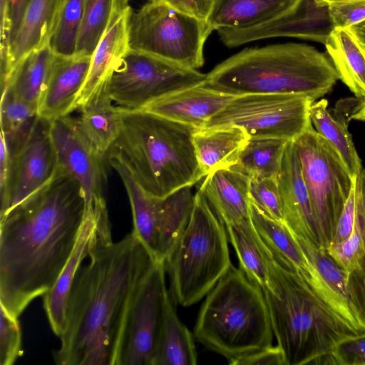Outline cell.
<instances>
[{"label": "cell", "mask_w": 365, "mask_h": 365, "mask_svg": "<svg viewBox=\"0 0 365 365\" xmlns=\"http://www.w3.org/2000/svg\"><path fill=\"white\" fill-rule=\"evenodd\" d=\"M86 200L60 166L44 186L0 217V306L19 318L54 285L78 241Z\"/></svg>", "instance_id": "6da1fadb"}, {"label": "cell", "mask_w": 365, "mask_h": 365, "mask_svg": "<svg viewBox=\"0 0 365 365\" xmlns=\"http://www.w3.org/2000/svg\"><path fill=\"white\" fill-rule=\"evenodd\" d=\"M88 258L68 295L66 327L53 353L58 365H115L133 297L155 261L133 231L115 242L98 240Z\"/></svg>", "instance_id": "7a4b0ae2"}, {"label": "cell", "mask_w": 365, "mask_h": 365, "mask_svg": "<svg viewBox=\"0 0 365 365\" xmlns=\"http://www.w3.org/2000/svg\"><path fill=\"white\" fill-rule=\"evenodd\" d=\"M265 248L270 287L262 291L285 365L328 364L337 344L362 334L339 316L299 273L266 245Z\"/></svg>", "instance_id": "3957f363"}, {"label": "cell", "mask_w": 365, "mask_h": 365, "mask_svg": "<svg viewBox=\"0 0 365 365\" xmlns=\"http://www.w3.org/2000/svg\"><path fill=\"white\" fill-rule=\"evenodd\" d=\"M120 113V132L106 158L123 165L147 193L165 197L204 177L192 142L197 128L143 110Z\"/></svg>", "instance_id": "277c9868"}, {"label": "cell", "mask_w": 365, "mask_h": 365, "mask_svg": "<svg viewBox=\"0 0 365 365\" xmlns=\"http://www.w3.org/2000/svg\"><path fill=\"white\" fill-rule=\"evenodd\" d=\"M339 79L329 56L297 43L245 48L206 74L205 85L232 95H304L314 101Z\"/></svg>", "instance_id": "5b68a950"}, {"label": "cell", "mask_w": 365, "mask_h": 365, "mask_svg": "<svg viewBox=\"0 0 365 365\" xmlns=\"http://www.w3.org/2000/svg\"><path fill=\"white\" fill-rule=\"evenodd\" d=\"M195 338L227 360L272 345L273 330L262 289L233 265L206 295Z\"/></svg>", "instance_id": "8992f818"}, {"label": "cell", "mask_w": 365, "mask_h": 365, "mask_svg": "<svg viewBox=\"0 0 365 365\" xmlns=\"http://www.w3.org/2000/svg\"><path fill=\"white\" fill-rule=\"evenodd\" d=\"M225 224L202 192L195 193L189 220L164 263L176 303L200 301L232 267Z\"/></svg>", "instance_id": "52a82bcc"}, {"label": "cell", "mask_w": 365, "mask_h": 365, "mask_svg": "<svg viewBox=\"0 0 365 365\" xmlns=\"http://www.w3.org/2000/svg\"><path fill=\"white\" fill-rule=\"evenodd\" d=\"M212 31L206 19L148 2L130 14L128 48L197 70L204 65V46Z\"/></svg>", "instance_id": "ba28073f"}, {"label": "cell", "mask_w": 365, "mask_h": 365, "mask_svg": "<svg viewBox=\"0 0 365 365\" xmlns=\"http://www.w3.org/2000/svg\"><path fill=\"white\" fill-rule=\"evenodd\" d=\"M294 141L320 242L326 248L354 188V179L335 148L317 132L312 123Z\"/></svg>", "instance_id": "9c48e42d"}, {"label": "cell", "mask_w": 365, "mask_h": 365, "mask_svg": "<svg viewBox=\"0 0 365 365\" xmlns=\"http://www.w3.org/2000/svg\"><path fill=\"white\" fill-rule=\"evenodd\" d=\"M314 102L299 94L237 96L205 128L237 126L250 138L294 141L312 124L310 107Z\"/></svg>", "instance_id": "30bf717a"}, {"label": "cell", "mask_w": 365, "mask_h": 365, "mask_svg": "<svg viewBox=\"0 0 365 365\" xmlns=\"http://www.w3.org/2000/svg\"><path fill=\"white\" fill-rule=\"evenodd\" d=\"M206 74L128 49L113 73L108 91L120 107L140 110L175 92L204 84Z\"/></svg>", "instance_id": "8fae6325"}, {"label": "cell", "mask_w": 365, "mask_h": 365, "mask_svg": "<svg viewBox=\"0 0 365 365\" xmlns=\"http://www.w3.org/2000/svg\"><path fill=\"white\" fill-rule=\"evenodd\" d=\"M128 193L133 232L155 260L164 262L190 216L193 199L184 190L160 198L147 193L118 161L107 160Z\"/></svg>", "instance_id": "7c38bea8"}, {"label": "cell", "mask_w": 365, "mask_h": 365, "mask_svg": "<svg viewBox=\"0 0 365 365\" xmlns=\"http://www.w3.org/2000/svg\"><path fill=\"white\" fill-rule=\"evenodd\" d=\"M165 272L164 262L155 260L138 284L128 311L115 365H152L169 297Z\"/></svg>", "instance_id": "4fadbf2b"}, {"label": "cell", "mask_w": 365, "mask_h": 365, "mask_svg": "<svg viewBox=\"0 0 365 365\" xmlns=\"http://www.w3.org/2000/svg\"><path fill=\"white\" fill-rule=\"evenodd\" d=\"M50 134L58 165L78 181L86 205L104 197L108 160L83 133L78 118L66 115L51 121Z\"/></svg>", "instance_id": "5bb4252c"}, {"label": "cell", "mask_w": 365, "mask_h": 365, "mask_svg": "<svg viewBox=\"0 0 365 365\" xmlns=\"http://www.w3.org/2000/svg\"><path fill=\"white\" fill-rule=\"evenodd\" d=\"M50 121L38 117L11 155L9 196L0 217L48 182L58 167L50 134Z\"/></svg>", "instance_id": "9a60e30c"}, {"label": "cell", "mask_w": 365, "mask_h": 365, "mask_svg": "<svg viewBox=\"0 0 365 365\" xmlns=\"http://www.w3.org/2000/svg\"><path fill=\"white\" fill-rule=\"evenodd\" d=\"M335 26L328 7L317 0H302L291 11L264 24L243 29L217 30L221 41L233 48L275 37H293L325 44Z\"/></svg>", "instance_id": "2e32d148"}, {"label": "cell", "mask_w": 365, "mask_h": 365, "mask_svg": "<svg viewBox=\"0 0 365 365\" xmlns=\"http://www.w3.org/2000/svg\"><path fill=\"white\" fill-rule=\"evenodd\" d=\"M129 0H115L108 26L96 46L89 71L77 101V109L86 106L108 87L111 76L128 48Z\"/></svg>", "instance_id": "e0dca14e"}, {"label": "cell", "mask_w": 365, "mask_h": 365, "mask_svg": "<svg viewBox=\"0 0 365 365\" xmlns=\"http://www.w3.org/2000/svg\"><path fill=\"white\" fill-rule=\"evenodd\" d=\"M277 180L285 225L297 237L323 247L294 141L286 145Z\"/></svg>", "instance_id": "ac0fdd59"}, {"label": "cell", "mask_w": 365, "mask_h": 365, "mask_svg": "<svg viewBox=\"0 0 365 365\" xmlns=\"http://www.w3.org/2000/svg\"><path fill=\"white\" fill-rule=\"evenodd\" d=\"M91 57L55 53L38 103V117L51 122L77 109L78 98L87 78Z\"/></svg>", "instance_id": "d6986e66"}, {"label": "cell", "mask_w": 365, "mask_h": 365, "mask_svg": "<svg viewBox=\"0 0 365 365\" xmlns=\"http://www.w3.org/2000/svg\"><path fill=\"white\" fill-rule=\"evenodd\" d=\"M101 212L93 205L86 206L85 217L75 248L52 288L43 295V306L53 332L60 337L66 322L68 295L82 262L89 257L98 242V221Z\"/></svg>", "instance_id": "ffe728a7"}, {"label": "cell", "mask_w": 365, "mask_h": 365, "mask_svg": "<svg viewBox=\"0 0 365 365\" xmlns=\"http://www.w3.org/2000/svg\"><path fill=\"white\" fill-rule=\"evenodd\" d=\"M234 97L204 83L158 98L140 110L199 129L205 128Z\"/></svg>", "instance_id": "44dd1931"}, {"label": "cell", "mask_w": 365, "mask_h": 365, "mask_svg": "<svg viewBox=\"0 0 365 365\" xmlns=\"http://www.w3.org/2000/svg\"><path fill=\"white\" fill-rule=\"evenodd\" d=\"M63 0H30L20 27L1 63V86L19 63L31 51L49 44Z\"/></svg>", "instance_id": "7402d4cb"}, {"label": "cell", "mask_w": 365, "mask_h": 365, "mask_svg": "<svg viewBox=\"0 0 365 365\" xmlns=\"http://www.w3.org/2000/svg\"><path fill=\"white\" fill-rule=\"evenodd\" d=\"M249 185L247 175L228 168L207 175L199 190L225 225H236L252 220Z\"/></svg>", "instance_id": "603a6c76"}, {"label": "cell", "mask_w": 365, "mask_h": 365, "mask_svg": "<svg viewBox=\"0 0 365 365\" xmlns=\"http://www.w3.org/2000/svg\"><path fill=\"white\" fill-rule=\"evenodd\" d=\"M250 209L255 229L265 245L299 273L318 294H324L326 287L318 271L285 223L269 217L251 202Z\"/></svg>", "instance_id": "cb8c5ba5"}, {"label": "cell", "mask_w": 365, "mask_h": 365, "mask_svg": "<svg viewBox=\"0 0 365 365\" xmlns=\"http://www.w3.org/2000/svg\"><path fill=\"white\" fill-rule=\"evenodd\" d=\"M361 101L357 98L347 100L346 107L343 101L332 111L328 109L326 99L315 101L310 107V118L315 130L335 148L353 179L361 172L362 165L348 122Z\"/></svg>", "instance_id": "d4e9b609"}, {"label": "cell", "mask_w": 365, "mask_h": 365, "mask_svg": "<svg viewBox=\"0 0 365 365\" xmlns=\"http://www.w3.org/2000/svg\"><path fill=\"white\" fill-rule=\"evenodd\" d=\"M250 138L246 130L237 126L197 129L192 142L203 176L234 165Z\"/></svg>", "instance_id": "484cf974"}, {"label": "cell", "mask_w": 365, "mask_h": 365, "mask_svg": "<svg viewBox=\"0 0 365 365\" xmlns=\"http://www.w3.org/2000/svg\"><path fill=\"white\" fill-rule=\"evenodd\" d=\"M302 0H215L207 18L212 29H243L274 19Z\"/></svg>", "instance_id": "4316f807"}, {"label": "cell", "mask_w": 365, "mask_h": 365, "mask_svg": "<svg viewBox=\"0 0 365 365\" xmlns=\"http://www.w3.org/2000/svg\"><path fill=\"white\" fill-rule=\"evenodd\" d=\"M296 238L318 271L331 297L336 313L359 333L365 334V319L354 304L351 294L349 273L334 261L326 248L315 247Z\"/></svg>", "instance_id": "83f0119b"}, {"label": "cell", "mask_w": 365, "mask_h": 365, "mask_svg": "<svg viewBox=\"0 0 365 365\" xmlns=\"http://www.w3.org/2000/svg\"><path fill=\"white\" fill-rule=\"evenodd\" d=\"M192 335L178 318L170 296L167 298L152 365H195Z\"/></svg>", "instance_id": "f1b7e54d"}, {"label": "cell", "mask_w": 365, "mask_h": 365, "mask_svg": "<svg viewBox=\"0 0 365 365\" xmlns=\"http://www.w3.org/2000/svg\"><path fill=\"white\" fill-rule=\"evenodd\" d=\"M108 87L81 110L78 118L83 133L101 154L106 156L121 129L120 107L112 104Z\"/></svg>", "instance_id": "f546056e"}, {"label": "cell", "mask_w": 365, "mask_h": 365, "mask_svg": "<svg viewBox=\"0 0 365 365\" xmlns=\"http://www.w3.org/2000/svg\"><path fill=\"white\" fill-rule=\"evenodd\" d=\"M339 79L356 96L365 100V53L347 29L336 28L325 43Z\"/></svg>", "instance_id": "4dcf8cb0"}, {"label": "cell", "mask_w": 365, "mask_h": 365, "mask_svg": "<svg viewBox=\"0 0 365 365\" xmlns=\"http://www.w3.org/2000/svg\"><path fill=\"white\" fill-rule=\"evenodd\" d=\"M228 238L237 254L240 269L262 290L270 287L269 267L265 245L247 222L225 225Z\"/></svg>", "instance_id": "1f68e13d"}, {"label": "cell", "mask_w": 365, "mask_h": 365, "mask_svg": "<svg viewBox=\"0 0 365 365\" xmlns=\"http://www.w3.org/2000/svg\"><path fill=\"white\" fill-rule=\"evenodd\" d=\"M54 56L49 44L31 51L14 69L1 86V91L8 88L20 99L37 108Z\"/></svg>", "instance_id": "d6a6232c"}, {"label": "cell", "mask_w": 365, "mask_h": 365, "mask_svg": "<svg viewBox=\"0 0 365 365\" xmlns=\"http://www.w3.org/2000/svg\"><path fill=\"white\" fill-rule=\"evenodd\" d=\"M287 140L250 138L237 163L230 167L250 178H277Z\"/></svg>", "instance_id": "836d02e7"}, {"label": "cell", "mask_w": 365, "mask_h": 365, "mask_svg": "<svg viewBox=\"0 0 365 365\" xmlns=\"http://www.w3.org/2000/svg\"><path fill=\"white\" fill-rule=\"evenodd\" d=\"M38 117L36 106L20 99L8 88L1 91V132L11 154L25 140Z\"/></svg>", "instance_id": "e575fe53"}, {"label": "cell", "mask_w": 365, "mask_h": 365, "mask_svg": "<svg viewBox=\"0 0 365 365\" xmlns=\"http://www.w3.org/2000/svg\"><path fill=\"white\" fill-rule=\"evenodd\" d=\"M115 0H85L75 53L92 56L110 20Z\"/></svg>", "instance_id": "d590c367"}, {"label": "cell", "mask_w": 365, "mask_h": 365, "mask_svg": "<svg viewBox=\"0 0 365 365\" xmlns=\"http://www.w3.org/2000/svg\"><path fill=\"white\" fill-rule=\"evenodd\" d=\"M85 0H63L58 21L49 45L59 55L75 53Z\"/></svg>", "instance_id": "8d00e7d4"}, {"label": "cell", "mask_w": 365, "mask_h": 365, "mask_svg": "<svg viewBox=\"0 0 365 365\" xmlns=\"http://www.w3.org/2000/svg\"><path fill=\"white\" fill-rule=\"evenodd\" d=\"M249 195L250 202L262 212L284 222L277 178H250Z\"/></svg>", "instance_id": "74e56055"}, {"label": "cell", "mask_w": 365, "mask_h": 365, "mask_svg": "<svg viewBox=\"0 0 365 365\" xmlns=\"http://www.w3.org/2000/svg\"><path fill=\"white\" fill-rule=\"evenodd\" d=\"M24 354L18 318L0 306V364L12 365Z\"/></svg>", "instance_id": "f35d334b"}, {"label": "cell", "mask_w": 365, "mask_h": 365, "mask_svg": "<svg viewBox=\"0 0 365 365\" xmlns=\"http://www.w3.org/2000/svg\"><path fill=\"white\" fill-rule=\"evenodd\" d=\"M317 1L328 7L335 29H348L365 19V0Z\"/></svg>", "instance_id": "ab89813d"}, {"label": "cell", "mask_w": 365, "mask_h": 365, "mask_svg": "<svg viewBox=\"0 0 365 365\" xmlns=\"http://www.w3.org/2000/svg\"><path fill=\"white\" fill-rule=\"evenodd\" d=\"M328 364L365 365V334L347 338L331 351Z\"/></svg>", "instance_id": "60d3db41"}, {"label": "cell", "mask_w": 365, "mask_h": 365, "mask_svg": "<svg viewBox=\"0 0 365 365\" xmlns=\"http://www.w3.org/2000/svg\"><path fill=\"white\" fill-rule=\"evenodd\" d=\"M227 361L232 365H285L282 351L277 345H272Z\"/></svg>", "instance_id": "b9f144b4"}, {"label": "cell", "mask_w": 365, "mask_h": 365, "mask_svg": "<svg viewBox=\"0 0 365 365\" xmlns=\"http://www.w3.org/2000/svg\"><path fill=\"white\" fill-rule=\"evenodd\" d=\"M11 167V155L5 136L1 132L0 140V192L1 209L0 214L6 207L9 189V181Z\"/></svg>", "instance_id": "7bdbcfd3"}, {"label": "cell", "mask_w": 365, "mask_h": 365, "mask_svg": "<svg viewBox=\"0 0 365 365\" xmlns=\"http://www.w3.org/2000/svg\"><path fill=\"white\" fill-rule=\"evenodd\" d=\"M355 217L354 185L338 220L335 232L330 243L346 240L351 233ZM329 243V244H330Z\"/></svg>", "instance_id": "ee69618b"}, {"label": "cell", "mask_w": 365, "mask_h": 365, "mask_svg": "<svg viewBox=\"0 0 365 365\" xmlns=\"http://www.w3.org/2000/svg\"><path fill=\"white\" fill-rule=\"evenodd\" d=\"M354 197L355 217L354 225L361 231L365 245V169L364 168L354 178Z\"/></svg>", "instance_id": "f6af8a7d"}, {"label": "cell", "mask_w": 365, "mask_h": 365, "mask_svg": "<svg viewBox=\"0 0 365 365\" xmlns=\"http://www.w3.org/2000/svg\"><path fill=\"white\" fill-rule=\"evenodd\" d=\"M349 283L353 301L365 319V272L356 270L349 273Z\"/></svg>", "instance_id": "bcb514c9"}, {"label": "cell", "mask_w": 365, "mask_h": 365, "mask_svg": "<svg viewBox=\"0 0 365 365\" xmlns=\"http://www.w3.org/2000/svg\"><path fill=\"white\" fill-rule=\"evenodd\" d=\"M11 0H0L1 62L6 61L9 47Z\"/></svg>", "instance_id": "7dc6e473"}, {"label": "cell", "mask_w": 365, "mask_h": 365, "mask_svg": "<svg viewBox=\"0 0 365 365\" xmlns=\"http://www.w3.org/2000/svg\"><path fill=\"white\" fill-rule=\"evenodd\" d=\"M30 0H11L9 45L16 36Z\"/></svg>", "instance_id": "c3c4849f"}, {"label": "cell", "mask_w": 365, "mask_h": 365, "mask_svg": "<svg viewBox=\"0 0 365 365\" xmlns=\"http://www.w3.org/2000/svg\"><path fill=\"white\" fill-rule=\"evenodd\" d=\"M149 2L163 3L180 11L197 16L196 0H148Z\"/></svg>", "instance_id": "681fc988"}, {"label": "cell", "mask_w": 365, "mask_h": 365, "mask_svg": "<svg viewBox=\"0 0 365 365\" xmlns=\"http://www.w3.org/2000/svg\"><path fill=\"white\" fill-rule=\"evenodd\" d=\"M365 53V19L347 29Z\"/></svg>", "instance_id": "f907efd6"}, {"label": "cell", "mask_w": 365, "mask_h": 365, "mask_svg": "<svg viewBox=\"0 0 365 365\" xmlns=\"http://www.w3.org/2000/svg\"><path fill=\"white\" fill-rule=\"evenodd\" d=\"M214 1L215 0H196V8L199 18L207 20Z\"/></svg>", "instance_id": "816d5d0a"}, {"label": "cell", "mask_w": 365, "mask_h": 365, "mask_svg": "<svg viewBox=\"0 0 365 365\" xmlns=\"http://www.w3.org/2000/svg\"><path fill=\"white\" fill-rule=\"evenodd\" d=\"M351 119L365 122V100H363L360 102L356 109L351 115Z\"/></svg>", "instance_id": "f5cc1de1"}]
</instances>
